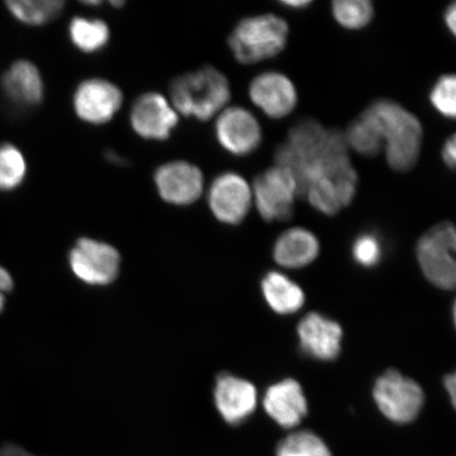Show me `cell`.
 Wrapping results in <instances>:
<instances>
[{
    "instance_id": "cell-8",
    "label": "cell",
    "mask_w": 456,
    "mask_h": 456,
    "mask_svg": "<svg viewBox=\"0 0 456 456\" xmlns=\"http://www.w3.org/2000/svg\"><path fill=\"white\" fill-rule=\"evenodd\" d=\"M69 265L79 281L93 287H105L118 278L121 256L112 245L84 237L70 250Z\"/></svg>"
},
{
    "instance_id": "cell-26",
    "label": "cell",
    "mask_w": 456,
    "mask_h": 456,
    "mask_svg": "<svg viewBox=\"0 0 456 456\" xmlns=\"http://www.w3.org/2000/svg\"><path fill=\"white\" fill-rule=\"evenodd\" d=\"M276 456H332L321 437L311 431L294 432L279 443Z\"/></svg>"
},
{
    "instance_id": "cell-28",
    "label": "cell",
    "mask_w": 456,
    "mask_h": 456,
    "mask_svg": "<svg viewBox=\"0 0 456 456\" xmlns=\"http://www.w3.org/2000/svg\"><path fill=\"white\" fill-rule=\"evenodd\" d=\"M352 254L357 264L366 267L374 266L383 256V245L374 233L364 232L353 243Z\"/></svg>"
},
{
    "instance_id": "cell-27",
    "label": "cell",
    "mask_w": 456,
    "mask_h": 456,
    "mask_svg": "<svg viewBox=\"0 0 456 456\" xmlns=\"http://www.w3.org/2000/svg\"><path fill=\"white\" fill-rule=\"evenodd\" d=\"M456 77L454 74H444L438 77L430 91L429 99L433 108L444 118H455Z\"/></svg>"
},
{
    "instance_id": "cell-4",
    "label": "cell",
    "mask_w": 456,
    "mask_h": 456,
    "mask_svg": "<svg viewBox=\"0 0 456 456\" xmlns=\"http://www.w3.org/2000/svg\"><path fill=\"white\" fill-rule=\"evenodd\" d=\"M289 27L275 14L245 17L233 28L228 45L236 61L243 65L271 60L287 47Z\"/></svg>"
},
{
    "instance_id": "cell-16",
    "label": "cell",
    "mask_w": 456,
    "mask_h": 456,
    "mask_svg": "<svg viewBox=\"0 0 456 456\" xmlns=\"http://www.w3.org/2000/svg\"><path fill=\"white\" fill-rule=\"evenodd\" d=\"M302 351L318 361H333L341 349L342 329L338 322L310 313L302 319L297 328Z\"/></svg>"
},
{
    "instance_id": "cell-13",
    "label": "cell",
    "mask_w": 456,
    "mask_h": 456,
    "mask_svg": "<svg viewBox=\"0 0 456 456\" xmlns=\"http://www.w3.org/2000/svg\"><path fill=\"white\" fill-rule=\"evenodd\" d=\"M253 104L273 119H282L298 104V93L292 79L278 71H267L253 78L248 87Z\"/></svg>"
},
{
    "instance_id": "cell-29",
    "label": "cell",
    "mask_w": 456,
    "mask_h": 456,
    "mask_svg": "<svg viewBox=\"0 0 456 456\" xmlns=\"http://www.w3.org/2000/svg\"><path fill=\"white\" fill-rule=\"evenodd\" d=\"M14 281L11 273L0 266V313L4 309L7 295L13 289Z\"/></svg>"
},
{
    "instance_id": "cell-7",
    "label": "cell",
    "mask_w": 456,
    "mask_h": 456,
    "mask_svg": "<svg viewBox=\"0 0 456 456\" xmlns=\"http://www.w3.org/2000/svg\"><path fill=\"white\" fill-rule=\"evenodd\" d=\"M252 192L256 210L267 222L290 219L296 198L299 197L292 173L277 165L256 176Z\"/></svg>"
},
{
    "instance_id": "cell-10",
    "label": "cell",
    "mask_w": 456,
    "mask_h": 456,
    "mask_svg": "<svg viewBox=\"0 0 456 456\" xmlns=\"http://www.w3.org/2000/svg\"><path fill=\"white\" fill-rule=\"evenodd\" d=\"M208 201L216 220L227 225H238L252 208V187L242 175L227 171L216 176L210 185Z\"/></svg>"
},
{
    "instance_id": "cell-33",
    "label": "cell",
    "mask_w": 456,
    "mask_h": 456,
    "mask_svg": "<svg viewBox=\"0 0 456 456\" xmlns=\"http://www.w3.org/2000/svg\"><path fill=\"white\" fill-rule=\"evenodd\" d=\"M444 387L448 392L450 398H452V402L453 406H455V395H456V379L455 374H449L444 379Z\"/></svg>"
},
{
    "instance_id": "cell-2",
    "label": "cell",
    "mask_w": 456,
    "mask_h": 456,
    "mask_svg": "<svg viewBox=\"0 0 456 456\" xmlns=\"http://www.w3.org/2000/svg\"><path fill=\"white\" fill-rule=\"evenodd\" d=\"M384 145L386 161L397 173H407L419 162L424 128L418 117L389 99H379L362 111Z\"/></svg>"
},
{
    "instance_id": "cell-12",
    "label": "cell",
    "mask_w": 456,
    "mask_h": 456,
    "mask_svg": "<svg viewBox=\"0 0 456 456\" xmlns=\"http://www.w3.org/2000/svg\"><path fill=\"white\" fill-rule=\"evenodd\" d=\"M178 123V112L161 94H142L131 107V127L142 139L167 140L173 134Z\"/></svg>"
},
{
    "instance_id": "cell-20",
    "label": "cell",
    "mask_w": 456,
    "mask_h": 456,
    "mask_svg": "<svg viewBox=\"0 0 456 456\" xmlns=\"http://www.w3.org/2000/svg\"><path fill=\"white\" fill-rule=\"evenodd\" d=\"M261 287L267 305L273 312L281 315L296 313L305 305L304 290L281 273H267Z\"/></svg>"
},
{
    "instance_id": "cell-19",
    "label": "cell",
    "mask_w": 456,
    "mask_h": 456,
    "mask_svg": "<svg viewBox=\"0 0 456 456\" xmlns=\"http://www.w3.org/2000/svg\"><path fill=\"white\" fill-rule=\"evenodd\" d=\"M321 244L314 233L302 227H293L278 237L273 245V259L285 269H300L317 258Z\"/></svg>"
},
{
    "instance_id": "cell-30",
    "label": "cell",
    "mask_w": 456,
    "mask_h": 456,
    "mask_svg": "<svg viewBox=\"0 0 456 456\" xmlns=\"http://www.w3.org/2000/svg\"><path fill=\"white\" fill-rule=\"evenodd\" d=\"M443 162L450 170H454L456 163L455 134L450 135L442 148Z\"/></svg>"
},
{
    "instance_id": "cell-21",
    "label": "cell",
    "mask_w": 456,
    "mask_h": 456,
    "mask_svg": "<svg viewBox=\"0 0 456 456\" xmlns=\"http://www.w3.org/2000/svg\"><path fill=\"white\" fill-rule=\"evenodd\" d=\"M69 37L74 47L82 53H94L110 43V30L104 20L76 16L70 21Z\"/></svg>"
},
{
    "instance_id": "cell-5",
    "label": "cell",
    "mask_w": 456,
    "mask_h": 456,
    "mask_svg": "<svg viewBox=\"0 0 456 456\" xmlns=\"http://www.w3.org/2000/svg\"><path fill=\"white\" fill-rule=\"evenodd\" d=\"M456 232L450 222L427 231L416 245V256L426 278L436 287L452 290L456 283Z\"/></svg>"
},
{
    "instance_id": "cell-17",
    "label": "cell",
    "mask_w": 456,
    "mask_h": 456,
    "mask_svg": "<svg viewBox=\"0 0 456 456\" xmlns=\"http://www.w3.org/2000/svg\"><path fill=\"white\" fill-rule=\"evenodd\" d=\"M264 406L279 426L290 429L298 426L307 413V403L297 380L284 379L266 390Z\"/></svg>"
},
{
    "instance_id": "cell-32",
    "label": "cell",
    "mask_w": 456,
    "mask_h": 456,
    "mask_svg": "<svg viewBox=\"0 0 456 456\" xmlns=\"http://www.w3.org/2000/svg\"><path fill=\"white\" fill-rule=\"evenodd\" d=\"M0 456H37L26 452L24 448L14 444H5L0 447Z\"/></svg>"
},
{
    "instance_id": "cell-24",
    "label": "cell",
    "mask_w": 456,
    "mask_h": 456,
    "mask_svg": "<svg viewBox=\"0 0 456 456\" xmlns=\"http://www.w3.org/2000/svg\"><path fill=\"white\" fill-rule=\"evenodd\" d=\"M27 162L22 152L12 144L0 146V191H13L24 182Z\"/></svg>"
},
{
    "instance_id": "cell-9",
    "label": "cell",
    "mask_w": 456,
    "mask_h": 456,
    "mask_svg": "<svg viewBox=\"0 0 456 456\" xmlns=\"http://www.w3.org/2000/svg\"><path fill=\"white\" fill-rule=\"evenodd\" d=\"M215 134L224 150L236 157L252 155L264 141V131L254 114L243 107H228L219 113Z\"/></svg>"
},
{
    "instance_id": "cell-11",
    "label": "cell",
    "mask_w": 456,
    "mask_h": 456,
    "mask_svg": "<svg viewBox=\"0 0 456 456\" xmlns=\"http://www.w3.org/2000/svg\"><path fill=\"white\" fill-rule=\"evenodd\" d=\"M123 104L118 86L104 78H89L77 86L73 108L82 121L94 125L111 121Z\"/></svg>"
},
{
    "instance_id": "cell-22",
    "label": "cell",
    "mask_w": 456,
    "mask_h": 456,
    "mask_svg": "<svg viewBox=\"0 0 456 456\" xmlns=\"http://www.w3.org/2000/svg\"><path fill=\"white\" fill-rule=\"evenodd\" d=\"M65 3L61 0H14L7 2L10 13L30 26H42L61 15Z\"/></svg>"
},
{
    "instance_id": "cell-1",
    "label": "cell",
    "mask_w": 456,
    "mask_h": 456,
    "mask_svg": "<svg viewBox=\"0 0 456 456\" xmlns=\"http://www.w3.org/2000/svg\"><path fill=\"white\" fill-rule=\"evenodd\" d=\"M345 134L334 130L326 150L305 175L304 196L317 212L334 216L356 196L358 175L350 159Z\"/></svg>"
},
{
    "instance_id": "cell-23",
    "label": "cell",
    "mask_w": 456,
    "mask_h": 456,
    "mask_svg": "<svg viewBox=\"0 0 456 456\" xmlns=\"http://www.w3.org/2000/svg\"><path fill=\"white\" fill-rule=\"evenodd\" d=\"M375 9L370 0H336L332 15L338 24L347 30H361L373 20Z\"/></svg>"
},
{
    "instance_id": "cell-6",
    "label": "cell",
    "mask_w": 456,
    "mask_h": 456,
    "mask_svg": "<svg viewBox=\"0 0 456 456\" xmlns=\"http://www.w3.org/2000/svg\"><path fill=\"white\" fill-rule=\"evenodd\" d=\"M373 396L380 412L396 424L411 423L425 401L420 386L396 370H387L376 380Z\"/></svg>"
},
{
    "instance_id": "cell-18",
    "label": "cell",
    "mask_w": 456,
    "mask_h": 456,
    "mask_svg": "<svg viewBox=\"0 0 456 456\" xmlns=\"http://www.w3.org/2000/svg\"><path fill=\"white\" fill-rule=\"evenodd\" d=\"M2 84L4 94L17 106H37L44 99L42 74L31 61H15L4 74Z\"/></svg>"
},
{
    "instance_id": "cell-25",
    "label": "cell",
    "mask_w": 456,
    "mask_h": 456,
    "mask_svg": "<svg viewBox=\"0 0 456 456\" xmlns=\"http://www.w3.org/2000/svg\"><path fill=\"white\" fill-rule=\"evenodd\" d=\"M345 136L347 146L361 156L373 158L384 151V145L379 134L362 116L349 125Z\"/></svg>"
},
{
    "instance_id": "cell-3",
    "label": "cell",
    "mask_w": 456,
    "mask_h": 456,
    "mask_svg": "<svg viewBox=\"0 0 456 456\" xmlns=\"http://www.w3.org/2000/svg\"><path fill=\"white\" fill-rule=\"evenodd\" d=\"M171 105L176 112L199 121H208L225 110L231 101L230 82L212 66L176 77L169 86Z\"/></svg>"
},
{
    "instance_id": "cell-14",
    "label": "cell",
    "mask_w": 456,
    "mask_h": 456,
    "mask_svg": "<svg viewBox=\"0 0 456 456\" xmlns=\"http://www.w3.org/2000/svg\"><path fill=\"white\" fill-rule=\"evenodd\" d=\"M153 180L159 197L169 204L186 207L202 196L204 175L190 162L165 163L156 170Z\"/></svg>"
},
{
    "instance_id": "cell-34",
    "label": "cell",
    "mask_w": 456,
    "mask_h": 456,
    "mask_svg": "<svg viewBox=\"0 0 456 456\" xmlns=\"http://www.w3.org/2000/svg\"><path fill=\"white\" fill-rule=\"evenodd\" d=\"M284 7L289 8V9H305L306 7H309L310 4H312L311 0H285V2L281 3Z\"/></svg>"
},
{
    "instance_id": "cell-31",
    "label": "cell",
    "mask_w": 456,
    "mask_h": 456,
    "mask_svg": "<svg viewBox=\"0 0 456 456\" xmlns=\"http://www.w3.org/2000/svg\"><path fill=\"white\" fill-rule=\"evenodd\" d=\"M444 25L448 28L450 33L455 36L456 33V5L455 3L450 4L444 13Z\"/></svg>"
},
{
    "instance_id": "cell-15",
    "label": "cell",
    "mask_w": 456,
    "mask_h": 456,
    "mask_svg": "<svg viewBox=\"0 0 456 456\" xmlns=\"http://www.w3.org/2000/svg\"><path fill=\"white\" fill-rule=\"evenodd\" d=\"M256 390L249 381L230 373H222L216 379L214 401L225 423L238 426L247 421L256 408Z\"/></svg>"
}]
</instances>
